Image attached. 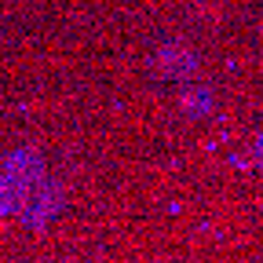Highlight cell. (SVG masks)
Masks as SVG:
<instances>
[{
    "label": "cell",
    "instance_id": "cell-1",
    "mask_svg": "<svg viewBox=\"0 0 263 263\" xmlns=\"http://www.w3.org/2000/svg\"><path fill=\"white\" fill-rule=\"evenodd\" d=\"M256 157H259V164H263V139H259V146H256Z\"/></svg>",
    "mask_w": 263,
    "mask_h": 263
}]
</instances>
